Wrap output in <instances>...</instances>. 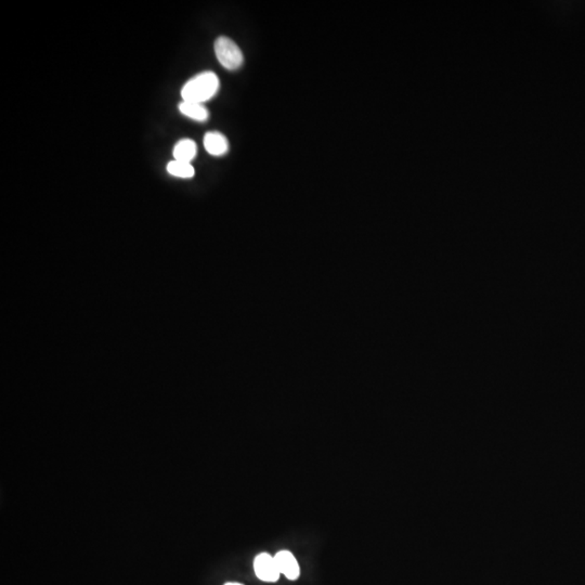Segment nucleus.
Segmentation results:
<instances>
[{
  "label": "nucleus",
  "mask_w": 585,
  "mask_h": 585,
  "mask_svg": "<svg viewBox=\"0 0 585 585\" xmlns=\"http://www.w3.org/2000/svg\"><path fill=\"white\" fill-rule=\"evenodd\" d=\"M204 147L213 156H223L229 151V141L218 131H209L204 135Z\"/></svg>",
  "instance_id": "5"
},
{
  "label": "nucleus",
  "mask_w": 585,
  "mask_h": 585,
  "mask_svg": "<svg viewBox=\"0 0 585 585\" xmlns=\"http://www.w3.org/2000/svg\"><path fill=\"white\" fill-rule=\"evenodd\" d=\"M167 172L172 176L182 178V179H189L192 178L195 174L194 167L192 166L191 163L180 162V161H172V162L167 164Z\"/></svg>",
  "instance_id": "8"
},
{
  "label": "nucleus",
  "mask_w": 585,
  "mask_h": 585,
  "mask_svg": "<svg viewBox=\"0 0 585 585\" xmlns=\"http://www.w3.org/2000/svg\"><path fill=\"white\" fill-rule=\"evenodd\" d=\"M276 565H278L279 571L281 575L286 576L288 580L295 581L299 578L300 568L298 565L297 559L292 555L290 551H281L276 553Z\"/></svg>",
  "instance_id": "4"
},
{
  "label": "nucleus",
  "mask_w": 585,
  "mask_h": 585,
  "mask_svg": "<svg viewBox=\"0 0 585 585\" xmlns=\"http://www.w3.org/2000/svg\"><path fill=\"white\" fill-rule=\"evenodd\" d=\"M225 585H243V584H241V583H237V582H228V583H225Z\"/></svg>",
  "instance_id": "9"
},
{
  "label": "nucleus",
  "mask_w": 585,
  "mask_h": 585,
  "mask_svg": "<svg viewBox=\"0 0 585 585\" xmlns=\"http://www.w3.org/2000/svg\"><path fill=\"white\" fill-rule=\"evenodd\" d=\"M221 87L219 78L214 72L200 73L184 84L182 89L184 101L204 104L217 95Z\"/></svg>",
  "instance_id": "1"
},
{
  "label": "nucleus",
  "mask_w": 585,
  "mask_h": 585,
  "mask_svg": "<svg viewBox=\"0 0 585 585\" xmlns=\"http://www.w3.org/2000/svg\"><path fill=\"white\" fill-rule=\"evenodd\" d=\"M254 570L257 578L264 582H276L281 576L276 559L268 553L259 554L255 558Z\"/></svg>",
  "instance_id": "3"
},
{
  "label": "nucleus",
  "mask_w": 585,
  "mask_h": 585,
  "mask_svg": "<svg viewBox=\"0 0 585 585\" xmlns=\"http://www.w3.org/2000/svg\"><path fill=\"white\" fill-rule=\"evenodd\" d=\"M175 161L191 163L198 154V145L191 139H182L174 148Z\"/></svg>",
  "instance_id": "6"
},
{
  "label": "nucleus",
  "mask_w": 585,
  "mask_h": 585,
  "mask_svg": "<svg viewBox=\"0 0 585 585\" xmlns=\"http://www.w3.org/2000/svg\"><path fill=\"white\" fill-rule=\"evenodd\" d=\"M179 111L184 117H189L195 121L204 123L209 117V112L204 107V104L196 102L182 101L179 104Z\"/></svg>",
  "instance_id": "7"
},
{
  "label": "nucleus",
  "mask_w": 585,
  "mask_h": 585,
  "mask_svg": "<svg viewBox=\"0 0 585 585\" xmlns=\"http://www.w3.org/2000/svg\"><path fill=\"white\" fill-rule=\"evenodd\" d=\"M215 54L219 64L229 71H235L244 62L242 51L232 39L218 37L215 41Z\"/></svg>",
  "instance_id": "2"
}]
</instances>
